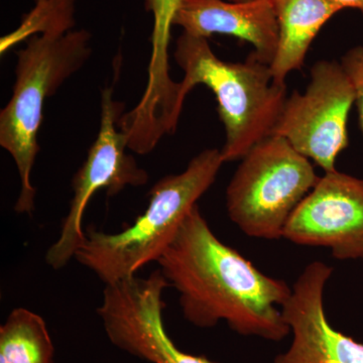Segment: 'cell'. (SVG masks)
Returning <instances> with one entry per match:
<instances>
[{"mask_svg":"<svg viewBox=\"0 0 363 363\" xmlns=\"http://www.w3.org/2000/svg\"><path fill=\"white\" fill-rule=\"evenodd\" d=\"M91 35L72 30L63 35H39L16 52L18 65L13 95L0 112V147L13 157L21 191L14 211L30 214L37 190L30 176L40 152L38 135L45 102L89 59Z\"/></svg>","mask_w":363,"mask_h":363,"instance_id":"4","label":"cell"},{"mask_svg":"<svg viewBox=\"0 0 363 363\" xmlns=\"http://www.w3.org/2000/svg\"><path fill=\"white\" fill-rule=\"evenodd\" d=\"M175 59L184 71L179 82L182 104L197 85L206 86L216 97L226 133L220 150L224 162L242 159L272 135L288 95L286 83L274 81L269 64L253 52L245 62L223 61L207 39L186 33L177 40Z\"/></svg>","mask_w":363,"mask_h":363,"instance_id":"3","label":"cell"},{"mask_svg":"<svg viewBox=\"0 0 363 363\" xmlns=\"http://www.w3.org/2000/svg\"><path fill=\"white\" fill-rule=\"evenodd\" d=\"M340 64L354 89L355 104L363 135V45L348 50L341 58Z\"/></svg>","mask_w":363,"mask_h":363,"instance_id":"16","label":"cell"},{"mask_svg":"<svg viewBox=\"0 0 363 363\" xmlns=\"http://www.w3.org/2000/svg\"><path fill=\"white\" fill-rule=\"evenodd\" d=\"M318 179L309 159L285 138L269 136L241 159L227 187V213L245 235L279 240Z\"/></svg>","mask_w":363,"mask_h":363,"instance_id":"5","label":"cell"},{"mask_svg":"<svg viewBox=\"0 0 363 363\" xmlns=\"http://www.w3.org/2000/svg\"><path fill=\"white\" fill-rule=\"evenodd\" d=\"M228 1H233V2H253V1H259V0H228Z\"/></svg>","mask_w":363,"mask_h":363,"instance_id":"19","label":"cell"},{"mask_svg":"<svg viewBox=\"0 0 363 363\" xmlns=\"http://www.w3.org/2000/svg\"><path fill=\"white\" fill-rule=\"evenodd\" d=\"M279 26V44L271 63L274 81L285 83L304 65L308 51L327 21L341 9L331 0H272Z\"/></svg>","mask_w":363,"mask_h":363,"instance_id":"12","label":"cell"},{"mask_svg":"<svg viewBox=\"0 0 363 363\" xmlns=\"http://www.w3.org/2000/svg\"><path fill=\"white\" fill-rule=\"evenodd\" d=\"M353 104L354 89L341 64L318 61L305 92L294 91L286 98L272 135L285 138L325 173L335 171L339 155L350 143L347 124Z\"/></svg>","mask_w":363,"mask_h":363,"instance_id":"6","label":"cell"},{"mask_svg":"<svg viewBox=\"0 0 363 363\" xmlns=\"http://www.w3.org/2000/svg\"><path fill=\"white\" fill-rule=\"evenodd\" d=\"M124 104L113 99V89L101 93V119L96 140L91 145L84 164L72 181L73 198L62 223L58 240L45 253V260L52 269L65 267L82 245L85 238L83 217L91 198L99 190L114 196L123 189L140 187L149 181V174L140 168L126 152L128 138L118 125Z\"/></svg>","mask_w":363,"mask_h":363,"instance_id":"7","label":"cell"},{"mask_svg":"<svg viewBox=\"0 0 363 363\" xmlns=\"http://www.w3.org/2000/svg\"><path fill=\"white\" fill-rule=\"evenodd\" d=\"M75 4L44 2L35 4L30 13L26 14L20 26L13 33L2 38L0 43L1 55L21 40L30 39L35 33L40 35H63L75 26Z\"/></svg>","mask_w":363,"mask_h":363,"instance_id":"14","label":"cell"},{"mask_svg":"<svg viewBox=\"0 0 363 363\" xmlns=\"http://www.w3.org/2000/svg\"><path fill=\"white\" fill-rule=\"evenodd\" d=\"M283 238L325 247L339 260H363V179L337 169L319 177L291 215Z\"/></svg>","mask_w":363,"mask_h":363,"instance_id":"9","label":"cell"},{"mask_svg":"<svg viewBox=\"0 0 363 363\" xmlns=\"http://www.w3.org/2000/svg\"><path fill=\"white\" fill-rule=\"evenodd\" d=\"M157 262L169 286L178 292L189 323L212 328L225 321L240 335L274 342L291 333L281 307L292 286L267 276L222 242L198 205Z\"/></svg>","mask_w":363,"mask_h":363,"instance_id":"1","label":"cell"},{"mask_svg":"<svg viewBox=\"0 0 363 363\" xmlns=\"http://www.w3.org/2000/svg\"><path fill=\"white\" fill-rule=\"evenodd\" d=\"M173 26L194 37L226 35L250 43L253 54L271 65L279 44V26L272 0H179Z\"/></svg>","mask_w":363,"mask_h":363,"instance_id":"11","label":"cell"},{"mask_svg":"<svg viewBox=\"0 0 363 363\" xmlns=\"http://www.w3.org/2000/svg\"><path fill=\"white\" fill-rule=\"evenodd\" d=\"M169 284L161 269L105 286L98 316L105 333L119 350L150 363H217L179 350L169 337L162 293Z\"/></svg>","mask_w":363,"mask_h":363,"instance_id":"8","label":"cell"},{"mask_svg":"<svg viewBox=\"0 0 363 363\" xmlns=\"http://www.w3.org/2000/svg\"><path fill=\"white\" fill-rule=\"evenodd\" d=\"M341 11L345 9H357L363 16V0H331Z\"/></svg>","mask_w":363,"mask_h":363,"instance_id":"17","label":"cell"},{"mask_svg":"<svg viewBox=\"0 0 363 363\" xmlns=\"http://www.w3.org/2000/svg\"><path fill=\"white\" fill-rule=\"evenodd\" d=\"M333 269L322 262L308 264L281 307L292 344L272 363H363V343L336 330L324 310L325 286Z\"/></svg>","mask_w":363,"mask_h":363,"instance_id":"10","label":"cell"},{"mask_svg":"<svg viewBox=\"0 0 363 363\" xmlns=\"http://www.w3.org/2000/svg\"><path fill=\"white\" fill-rule=\"evenodd\" d=\"M76 0H35V4H44V2H64V4H75Z\"/></svg>","mask_w":363,"mask_h":363,"instance_id":"18","label":"cell"},{"mask_svg":"<svg viewBox=\"0 0 363 363\" xmlns=\"http://www.w3.org/2000/svg\"><path fill=\"white\" fill-rule=\"evenodd\" d=\"M179 0H145V9L152 14V28L150 44L149 78L150 87H168L173 82L169 70V47L171 30L173 26Z\"/></svg>","mask_w":363,"mask_h":363,"instance_id":"15","label":"cell"},{"mask_svg":"<svg viewBox=\"0 0 363 363\" xmlns=\"http://www.w3.org/2000/svg\"><path fill=\"white\" fill-rule=\"evenodd\" d=\"M223 164L221 150H203L185 171L164 177L152 186L147 209L130 226L116 233L88 227L74 259L105 286L133 278L160 259L198 200L213 185Z\"/></svg>","mask_w":363,"mask_h":363,"instance_id":"2","label":"cell"},{"mask_svg":"<svg viewBox=\"0 0 363 363\" xmlns=\"http://www.w3.org/2000/svg\"><path fill=\"white\" fill-rule=\"evenodd\" d=\"M55 350L40 315L16 308L0 327V363H54Z\"/></svg>","mask_w":363,"mask_h":363,"instance_id":"13","label":"cell"}]
</instances>
